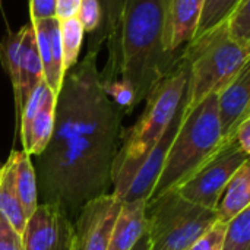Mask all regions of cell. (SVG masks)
<instances>
[{"label":"cell","instance_id":"e0dca14e","mask_svg":"<svg viewBox=\"0 0 250 250\" xmlns=\"http://www.w3.org/2000/svg\"><path fill=\"white\" fill-rule=\"evenodd\" d=\"M54 108H56V95L48 94L42 105L38 108L28 127L21 133V141L23 149L29 157L40 155L48 145L54 127Z\"/></svg>","mask_w":250,"mask_h":250},{"label":"cell","instance_id":"ac0fdd59","mask_svg":"<svg viewBox=\"0 0 250 250\" xmlns=\"http://www.w3.org/2000/svg\"><path fill=\"white\" fill-rule=\"evenodd\" d=\"M9 160L13 167L15 188L25 212L26 220L38 207V189H37V176L31 157L25 151H12Z\"/></svg>","mask_w":250,"mask_h":250},{"label":"cell","instance_id":"30bf717a","mask_svg":"<svg viewBox=\"0 0 250 250\" xmlns=\"http://www.w3.org/2000/svg\"><path fill=\"white\" fill-rule=\"evenodd\" d=\"M221 139L234 136L240 123L250 117V64L248 63L217 92Z\"/></svg>","mask_w":250,"mask_h":250},{"label":"cell","instance_id":"6da1fadb","mask_svg":"<svg viewBox=\"0 0 250 250\" xmlns=\"http://www.w3.org/2000/svg\"><path fill=\"white\" fill-rule=\"evenodd\" d=\"M167 0H126L120 29L119 79L133 92L136 107L176 66L180 51L164 41Z\"/></svg>","mask_w":250,"mask_h":250},{"label":"cell","instance_id":"2e32d148","mask_svg":"<svg viewBox=\"0 0 250 250\" xmlns=\"http://www.w3.org/2000/svg\"><path fill=\"white\" fill-rule=\"evenodd\" d=\"M250 207V166L245 163L227 183L217 207V221L227 224Z\"/></svg>","mask_w":250,"mask_h":250},{"label":"cell","instance_id":"ffe728a7","mask_svg":"<svg viewBox=\"0 0 250 250\" xmlns=\"http://www.w3.org/2000/svg\"><path fill=\"white\" fill-rule=\"evenodd\" d=\"M85 31L76 16L60 21V44H62V62L64 73L69 72L79 57V51L83 42Z\"/></svg>","mask_w":250,"mask_h":250},{"label":"cell","instance_id":"9a60e30c","mask_svg":"<svg viewBox=\"0 0 250 250\" xmlns=\"http://www.w3.org/2000/svg\"><path fill=\"white\" fill-rule=\"evenodd\" d=\"M145 201L123 202L113 226L107 250H130L146 231Z\"/></svg>","mask_w":250,"mask_h":250},{"label":"cell","instance_id":"d4e9b609","mask_svg":"<svg viewBox=\"0 0 250 250\" xmlns=\"http://www.w3.org/2000/svg\"><path fill=\"white\" fill-rule=\"evenodd\" d=\"M76 18L85 32H89L91 35L95 34L103 22V12L98 0H81Z\"/></svg>","mask_w":250,"mask_h":250},{"label":"cell","instance_id":"44dd1931","mask_svg":"<svg viewBox=\"0 0 250 250\" xmlns=\"http://www.w3.org/2000/svg\"><path fill=\"white\" fill-rule=\"evenodd\" d=\"M230 41L250 50V0H240L224 21Z\"/></svg>","mask_w":250,"mask_h":250},{"label":"cell","instance_id":"52a82bcc","mask_svg":"<svg viewBox=\"0 0 250 250\" xmlns=\"http://www.w3.org/2000/svg\"><path fill=\"white\" fill-rule=\"evenodd\" d=\"M122 201L111 192L82 207L73 221L72 250H107Z\"/></svg>","mask_w":250,"mask_h":250},{"label":"cell","instance_id":"4316f807","mask_svg":"<svg viewBox=\"0 0 250 250\" xmlns=\"http://www.w3.org/2000/svg\"><path fill=\"white\" fill-rule=\"evenodd\" d=\"M0 250H23L21 234L0 214Z\"/></svg>","mask_w":250,"mask_h":250},{"label":"cell","instance_id":"ba28073f","mask_svg":"<svg viewBox=\"0 0 250 250\" xmlns=\"http://www.w3.org/2000/svg\"><path fill=\"white\" fill-rule=\"evenodd\" d=\"M21 237L23 250H72L73 221L57 204H38Z\"/></svg>","mask_w":250,"mask_h":250},{"label":"cell","instance_id":"603a6c76","mask_svg":"<svg viewBox=\"0 0 250 250\" xmlns=\"http://www.w3.org/2000/svg\"><path fill=\"white\" fill-rule=\"evenodd\" d=\"M221 250H250V207L226 224Z\"/></svg>","mask_w":250,"mask_h":250},{"label":"cell","instance_id":"cb8c5ba5","mask_svg":"<svg viewBox=\"0 0 250 250\" xmlns=\"http://www.w3.org/2000/svg\"><path fill=\"white\" fill-rule=\"evenodd\" d=\"M240 0H204L196 35H201L226 21L229 13Z\"/></svg>","mask_w":250,"mask_h":250},{"label":"cell","instance_id":"277c9868","mask_svg":"<svg viewBox=\"0 0 250 250\" xmlns=\"http://www.w3.org/2000/svg\"><path fill=\"white\" fill-rule=\"evenodd\" d=\"M180 54L189 66L186 111L196 107L208 95L223 89L250 60V50L229 40L224 22L193 37Z\"/></svg>","mask_w":250,"mask_h":250},{"label":"cell","instance_id":"8fae6325","mask_svg":"<svg viewBox=\"0 0 250 250\" xmlns=\"http://www.w3.org/2000/svg\"><path fill=\"white\" fill-rule=\"evenodd\" d=\"M103 12V22L100 29L91 35L89 48L100 51L103 44L107 41L108 59L107 63L100 72L101 82L114 81L119 78V64H120V29H122V16L126 0H98Z\"/></svg>","mask_w":250,"mask_h":250},{"label":"cell","instance_id":"4dcf8cb0","mask_svg":"<svg viewBox=\"0 0 250 250\" xmlns=\"http://www.w3.org/2000/svg\"><path fill=\"white\" fill-rule=\"evenodd\" d=\"M130 250H151V243H149V237L145 231V234L138 240V243Z\"/></svg>","mask_w":250,"mask_h":250},{"label":"cell","instance_id":"7c38bea8","mask_svg":"<svg viewBox=\"0 0 250 250\" xmlns=\"http://www.w3.org/2000/svg\"><path fill=\"white\" fill-rule=\"evenodd\" d=\"M34 34L38 56L42 64L44 82L54 95L59 94L64 70L62 62V44H60V21L57 18L34 21Z\"/></svg>","mask_w":250,"mask_h":250},{"label":"cell","instance_id":"8992f818","mask_svg":"<svg viewBox=\"0 0 250 250\" xmlns=\"http://www.w3.org/2000/svg\"><path fill=\"white\" fill-rule=\"evenodd\" d=\"M249 161L236 138L221 142L218 149L198 167L188 180L176 188V190L189 202L214 209L233 174Z\"/></svg>","mask_w":250,"mask_h":250},{"label":"cell","instance_id":"484cf974","mask_svg":"<svg viewBox=\"0 0 250 250\" xmlns=\"http://www.w3.org/2000/svg\"><path fill=\"white\" fill-rule=\"evenodd\" d=\"M224 233H226V224L217 221L202 237H199L186 250H221Z\"/></svg>","mask_w":250,"mask_h":250},{"label":"cell","instance_id":"83f0119b","mask_svg":"<svg viewBox=\"0 0 250 250\" xmlns=\"http://www.w3.org/2000/svg\"><path fill=\"white\" fill-rule=\"evenodd\" d=\"M31 22L56 18V0H29Z\"/></svg>","mask_w":250,"mask_h":250},{"label":"cell","instance_id":"4fadbf2b","mask_svg":"<svg viewBox=\"0 0 250 250\" xmlns=\"http://www.w3.org/2000/svg\"><path fill=\"white\" fill-rule=\"evenodd\" d=\"M204 0H167L164 41L171 53H179L196 34Z\"/></svg>","mask_w":250,"mask_h":250},{"label":"cell","instance_id":"7402d4cb","mask_svg":"<svg viewBox=\"0 0 250 250\" xmlns=\"http://www.w3.org/2000/svg\"><path fill=\"white\" fill-rule=\"evenodd\" d=\"M23 32H25L23 26L18 31L9 29L7 35L0 40V63L12 82L13 89L18 85L19 60H21V51H22Z\"/></svg>","mask_w":250,"mask_h":250},{"label":"cell","instance_id":"f1b7e54d","mask_svg":"<svg viewBox=\"0 0 250 250\" xmlns=\"http://www.w3.org/2000/svg\"><path fill=\"white\" fill-rule=\"evenodd\" d=\"M79 4L81 0H56V18L63 21L76 16Z\"/></svg>","mask_w":250,"mask_h":250},{"label":"cell","instance_id":"d6986e66","mask_svg":"<svg viewBox=\"0 0 250 250\" xmlns=\"http://www.w3.org/2000/svg\"><path fill=\"white\" fill-rule=\"evenodd\" d=\"M0 214L19 234H22L26 224V217L15 188L13 167L9 158L6 164L0 167Z\"/></svg>","mask_w":250,"mask_h":250},{"label":"cell","instance_id":"5bb4252c","mask_svg":"<svg viewBox=\"0 0 250 250\" xmlns=\"http://www.w3.org/2000/svg\"><path fill=\"white\" fill-rule=\"evenodd\" d=\"M23 40H22V51H21V60H19V75H18V85L13 89L15 95V108H16V117H19V113L26 103L28 97L32 94V91L44 81L42 75V64L38 56L37 44H35V34H34V25L29 21L23 25Z\"/></svg>","mask_w":250,"mask_h":250},{"label":"cell","instance_id":"5b68a950","mask_svg":"<svg viewBox=\"0 0 250 250\" xmlns=\"http://www.w3.org/2000/svg\"><path fill=\"white\" fill-rule=\"evenodd\" d=\"M145 220L151 250H186L217 223V214L171 189L146 202Z\"/></svg>","mask_w":250,"mask_h":250},{"label":"cell","instance_id":"3957f363","mask_svg":"<svg viewBox=\"0 0 250 250\" xmlns=\"http://www.w3.org/2000/svg\"><path fill=\"white\" fill-rule=\"evenodd\" d=\"M221 142L217 94H211L192 110H185L179 130L148 201L176 189L188 180L218 149Z\"/></svg>","mask_w":250,"mask_h":250},{"label":"cell","instance_id":"1f68e13d","mask_svg":"<svg viewBox=\"0 0 250 250\" xmlns=\"http://www.w3.org/2000/svg\"><path fill=\"white\" fill-rule=\"evenodd\" d=\"M0 6H1V0H0Z\"/></svg>","mask_w":250,"mask_h":250},{"label":"cell","instance_id":"f546056e","mask_svg":"<svg viewBox=\"0 0 250 250\" xmlns=\"http://www.w3.org/2000/svg\"><path fill=\"white\" fill-rule=\"evenodd\" d=\"M234 138L240 145V148L250 155V117L240 123V126L234 133Z\"/></svg>","mask_w":250,"mask_h":250},{"label":"cell","instance_id":"9c48e42d","mask_svg":"<svg viewBox=\"0 0 250 250\" xmlns=\"http://www.w3.org/2000/svg\"><path fill=\"white\" fill-rule=\"evenodd\" d=\"M183 114H185V100H183L180 108L177 110L176 116L173 117L171 123L168 125L167 130L161 136V139L148 152V155L141 161V164L129 174V177L125 180V183L119 189L111 192L117 199H120L122 202H132V201H145L146 202L148 201V198L157 183V179L163 170L170 145L179 130Z\"/></svg>","mask_w":250,"mask_h":250},{"label":"cell","instance_id":"7a4b0ae2","mask_svg":"<svg viewBox=\"0 0 250 250\" xmlns=\"http://www.w3.org/2000/svg\"><path fill=\"white\" fill-rule=\"evenodd\" d=\"M188 79L189 66L180 54L176 66L146 95L145 108L136 123L122 132L120 146L113 164L111 192L125 183L161 139L185 100Z\"/></svg>","mask_w":250,"mask_h":250}]
</instances>
